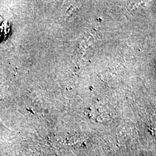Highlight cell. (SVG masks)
Here are the masks:
<instances>
[{
	"mask_svg": "<svg viewBox=\"0 0 156 156\" xmlns=\"http://www.w3.org/2000/svg\"><path fill=\"white\" fill-rule=\"evenodd\" d=\"M10 23L7 20H4L0 25V42L5 39L9 35L11 31Z\"/></svg>",
	"mask_w": 156,
	"mask_h": 156,
	"instance_id": "obj_1",
	"label": "cell"
}]
</instances>
